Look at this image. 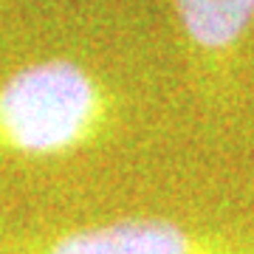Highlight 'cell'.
<instances>
[{"label":"cell","mask_w":254,"mask_h":254,"mask_svg":"<svg viewBox=\"0 0 254 254\" xmlns=\"http://www.w3.org/2000/svg\"><path fill=\"white\" fill-rule=\"evenodd\" d=\"M110 88L79 60L43 57L0 79V164L71 161L108 136Z\"/></svg>","instance_id":"cell-1"},{"label":"cell","mask_w":254,"mask_h":254,"mask_svg":"<svg viewBox=\"0 0 254 254\" xmlns=\"http://www.w3.org/2000/svg\"><path fill=\"white\" fill-rule=\"evenodd\" d=\"M0 254H254V235L170 218H116L76 226L0 223Z\"/></svg>","instance_id":"cell-2"},{"label":"cell","mask_w":254,"mask_h":254,"mask_svg":"<svg viewBox=\"0 0 254 254\" xmlns=\"http://www.w3.org/2000/svg\"><path fill=\"white\" fill-rule=\"evenodd\" d=\"M173 9L195 88L212 105L226 102L254 28V0H173Z\"/></svg>","instance_id":"cell-3"}]
</instances>
